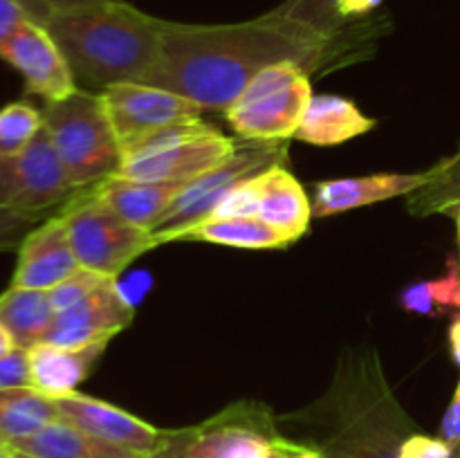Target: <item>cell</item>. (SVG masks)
<instances>
[{
	"instance_id": "cell-1",
	"label": "cell",
	"mask_w": 460,
	"mask_h": 458,
	"mask_svg": "<svg viewBox=\"0 0 460 458\" xmlns=\"http://www.w3.org/2000/svg\"><path fill=\"white\" fill-rule=\"evenodd\" d=\"M331 40L272 12L229 25L162 21L160 58L144 84L182 94L202 110H227L263 67L322 66Z\"/></svg>"
},
{
	"instance_id": "cell-2",
	"label": "cell",
	"mask_w": 460,
	"mask_h": 458,
	"mask_svg": "<svg viewBox=\"0 0 460 458\" xmlns=\"http://www.w3.org/2000/svg\"><path fill=\"white\" fill-rule=\"evenodd\" d=\"M304 443L322 458H400L413 422L386 384L377 357L359 355L317 404L299 413Z\"/></svg>"
},
{
	"instance_id": "cell-3",
	"label": "cell",
	"mask_w": 460,
	"mask_h": 458,
	"mask_svg": "<svg viewBox=\"0 0 460 458\" xmlns=\"http://www.w3.org/2000/svg\"><path fill=\"white\" fill-rule=\"evenodd\" d=\"M84 90L144 84L160 58L162 21L124 0L57 13L45 22Z\"/></svg>"
},
{
	"instance_id": "cell-4",
	"label": "cell",
	"mask_w": 460,
	"mask_h": 458,
	"mask_svg": "<svg viewBox=\"0 0 460 458\" xmlns=\"http://www.w3.org/2000/svg\"><path fill=\"white\" fill-rule=\"evenodd\" d=\"M43 126L67 178L79 191L119 173L124 157L102 92L76 88L70 97L48 103Z\"/></svg>"
},
{
	"instance_id": "cell-5",
	"label": "cell",
	"mask_w": 460,
	"mask_h": 458,
	"mask_svg": "<svg viewBox=\"0 0 460 458\" xmlns=\"http://www.w3.org/2000/svg\"><path fill=\"white\" fill-rule=\"evenodd\" d=\"M313 99L310 70L296 61L263 67L225 110L234 133L250 142L295 139Z\"/></svg>"
},
{
	"instance_id": "cell-6",
	"label": "cell",
	"mask_w": 460,
	"mask_h": 458,
	"mask_svg": "<svg viewBox=\"0 0 460 458\" xmlns=\"http://www.w3.org/2000/svg\"><path fill=\"white\" fill-rule=\"evenodd\" d=\"M61 218L81 268L102 277L117 278L135 259L155 247L148 229L121 218L90 189L66 202Z\"/></svg>"
},
{
	"instance_id": "cell-7",
	"label": "cell",
	"mask_w": 460,
	"mask_h": 458,
	"mask_svg": "<svg viewBox=\"0 0 460 458\" xmlns=\"http://www.w3.org/2000/svg\"><path fill=\"white\" fill-rule=\"evenodd\" d=\"M288 155V142H250L243 139L234 155L207 171L200 178L184 184L173 205L151 229V238L157 245L178 241L180 233L196 227L211 216L220 200L232 191L236 184L283 164Z\"/></svg>"
},
{
	"instance_id": "cell-8",
	"label": "cell",
	"mask_w": 460,
	"mask_h": 458,
	"mask_svg": "<svg viewBox=\"0 0 460 458\" xmlns=\"http://www.w3.org/2000/svg\"><path fill=\"white\" fill-rule=\"evenodd\" d=\"M76 193L81 191L67 178L45 126L27 151L0 157V209L45 214Z\"/></svg>"
},
{
	"instance_id": "cell-9",
	"label": "cell",
	"mask_w": 460,
	"mask_h": 458,
	"mask_svg": "<svg viewBox=\"0 0 460 458\" xmlns=\"http://www.w3.org/2000/svg\"><path fill=\"white\" fill-rule=\"evenodd\" d=\"M184 431L191 458H270L274 445L286 436L272 411L256 402L232 404Z\"/></svg>"
},
{
	"instance_id": "cell-10",
	"label": "cell",
	"mask_w": 460,
	"mask_h": 458,
	"mask_svg": "<svg viewBox=\"0 0 460 458\" xmlns=\"http://www.w3.org/2000/svg\"><path fill=\"white\" fill-rule=\"evenodd\" d=\"M102 99L121 151L164 126L200 119L205 112L182 94L148 84L111 85L102 90Z\"/></svg>"
},
{
	"instance_id": "cell-11",
	"label": "cell",
	"mask_w": 460,
	"mask_h": 458,
	"mask_svg": "<svg viewBox=\"0 0 460 458\" xmlns=\"http://www.w3.org/2000/svg\"><path fill=\"white\" fill-rule=\"evenodd\" d=\"M0 58L22 76L25 92L36 94L48 103L61 101L79 88L66 54L48 27L34 21H27L0 45Z\"/></svg>"
},
{
	"instance_id": "cell-12",
	"label": "cell",
	"mask_w": 460,
	"mask_h": 458,
	"mask_svg": "<svg viewBox=\"0 0 460 458\" xmlns=\"http://www.w3.org/2000/svg\"><path fill=\"white\" fill-rule=\"evenodd\" d=\"M133 317V305L119 290L117 278H108L84 301L63 313H57V319L43 341L66 346V348H76V346L94 344V341H111L130 326Z\"/></svg>"
},
{
	"instance_id": "cell-13",
	"label": "cell",
	"mask_w": 460,
	"mask_h": 458,
	"mask_svg": "<svg viewBox=\"0 0 460 458\" xmlns=\"http://www.w3.org/2000/svg\"><path fill=\"white\" fill-rule=\"evenodd\" d=\"M54 404H57L58 418L70 422L76 429L139 454H151L166 436V429H157L151 422L142 420L115 404L90 398L79 391L54 400Z\"/></svg>"
},
{
	"instance_id": "cell-14",
	"label": "cell",
	"mask_w": 460,
	"mask_h": 458,
	"mask_svg": "<svg viewBox=\"0 0 460 458\" xmlns=\"http://www.w3.org/2000/svg\"><path fill=\"white\" fill-rule=\"evenodd\" d=\"M238 142L211 128L200 137L151 157L121 162L119 175L146 182H191L234 155Z\"/></svg>"
},
{
	"instance_id": "cell-15",
	"label": "cell",
	"mask_w": 460,
	"mask_h": 458,
	"mask_svg": "<svg viewBox=\"0 0 460 458\" xmlns=\"http://www.w3.org/2000/svg\"><path fill=\"white\" fill-rule=\"evenodd\" d=\"M61 214L36 225L18 247V263L12 286L52 290L79 269Z\"/></svg>"
},
{
	"instance_id": "cell-16",
	"label": "cell",
	"mask_w": 460,
	"mask_h": 458,
	"mask_svg": "<svg viewBox=\"0 0 460 458\" xmlns=\"http://www.w3.org/2000/svg\"><path fill=\"white\" fill-rule=\"evenodd\" d=\"M438 178V169L427 173H376L362 175V178H340L326 180L314 187L313 196V216L326 218V216L346 214L350 209L376 205V202L402 198L429 187Z\"/></svg>"
},
{
	"instance_id": "cell-17",
	"label": "cell",
	"mask_w": 460,
	"mask_h": 458,
	"mask_svg": "<svg viewBox=\"0 0 460 458\" xmlns=\"http://www.w3.org/2000/svg\"><path fill=\"white\" fill-rule=\"evenodd\" d=\"M106 346L108 341H94V344L76 346V348L54 346L48 341L31 346L27 348L31 389L52 400L76 393L79 384L90 375Z\"/></svg>"
},
{
	"instance_id": "cell-18",
	"label": "cell",
	"mask_w": 460,
	"mask_h": 458,
	"mask_svg": "<svg viewBox=\"0 0 460 458\" xmlns=\"http://www.w3.org/2000/svg\"><path fill=\"white\" fill-rule=\"evenodd\" d=\"M184 184L187 182H146L117 173L90 187V191L121 218L151 232L157 220L173 205Z\"/></svg>"
},
{
	"instance_id": "cell-19",
	"label": "cell",
	"mask_w": 460,
	"mask_h": 458,
	"mask_svg": "<svg viewBox=\"0 0 460 458\" xmlns=\"http://www.w3.org/2000/svg\"><path fill=\"white\" fill-rule=\"evenodd\" d=\"M256 218L268 223L292 242L308 232L313 218V200L305 196L299 180L283 164L259 175V211Z\"/></svg>"
},
{
	"instance_id": "cell-20",
	"label": "cell",
	"mask_w": 460,
	"mask_h": 458,
	"mask_svg": "<svg viewBox=\"0 0 460 458\" xmlns=\"http://www.w3.org/2000/svg\"><path fill=\"white\" fill-rule=\"evenodd\" d=\"M373 126L376 119L364 115L350 99L340 94H313L295 139L313 146H337L368 133Z\"/></svg>"
},
{
	"instance_id": "cell-21",
	"label": "cell",
	"mask_w": 460,
	"mask_h": 458,
	"mask_svg": "<svg viewBox=\"0 0 460 458\" xmlns=\"http://www.w3.org/2000/svg\"><path fill=\"white\" fill-rule=\"evenodd\" d=\"M7 447L31 458H146V454L85 434L61 418L43 427L39 434L16 440Z\"/></svg>"
},
{
	"instance_id": "cell-22",
	"label": "cell",
	"mask_w": 460,
	"mask_h": 458,
	"mask_svg": "<svg viewBox=\"0 0 460 458\" xmlns=\"http://www.w3.org/2000/svg\"><path fill=\"white\" fill-rule=\"evenodd\" d=\"M57 319L48 290L12 286L0 295V323L13 337L18 348H31L48 337Z\"/></svg>"
},
{
	"instance_id": "cell-23",
	"label": "cell",
	"mask_w": 460,
	"mask_h": 458,
	"mask_svg": "<svg viewBox=\"0 0 460 458\" xmlns=\"http://www.w3.org/2000/svg\"><path fill=\"white\" fill-rule=\"evenodd\" d=\"M178 241H202L211 245L236 247V250H283L292 245L290 238L256 216L202 220L200 225L180 233Z\"/></svg>"
},
{
	"instance_id": "cell-24",
	"label": "cell",
	"mask_w": 460,
	"mask_h": 458,
	"mask_svg": "<svg viewBox=\"0 0 460 458\" xmlns=\"http://www.w3.org/2000/svg\"><path fill=\"white\" fill-rule=\"evenodd\" d=\"M54 420H58L54 400L31 386L0 391V445L30 438Z\"/></svg>"
},
{
	"instance_id": "cell-25",
	"label": "cell",
	"mask_w": 460,
	"mask_h": 458,
	"mask_svg": "<svg viewBox=\"0 0 460 458\" xmlns=\"http://www.w3.org/2000/svg\"><path fill=\"white\" fill-rule=\"evenodd\" d=\"M400 304L409 313L440 314L449 308L460 310V263L449 260L443 277L416 283L400 296Z\"/></svg>"
},
{
	"instance_id": "cell-26",
	"label": "cell",
	"mask_w": 460,
	"mask_h": 458,
	"mask_svg": "<svg viewBox=\"0 0 460 458\" xmlns=\"http://www.w3.org/2000/svg\"><path fill=\"white\" fill-rule=\"evenodd\" d=\"M340 3L341 0H286L272 9V13L335 43L344 22H349L341 18Z\"/></svg>"
},
{
	"instance_id": "cell-27",
	"label": "cell",
	"mask_w": 460,
	"mask_h": 458,
	"mask_svg": "<svg viewBox=\"0 0 460 458\" xmlns=\"http://www.w3.org/2000/svg\"><path fill=\"white\" fill-rule=\"evenodd\" d=\"M43 130V112L27 101H13L0 108V157L27 151Z\"/></svg>"
},
{
	"instance_id": "cell-28",
	"label": "cell",
	"mask_w": 460,
	"mask_h": 458,
	"mask_svg": "<svg viewBox=\"0 0 460 458\" xmlns=\"http://www.w3.org/2000/svg\"><path fill=\"white\" fill-rule=\"evenodd\" d=\"M214 126H209L207 121L200 119H189V121H178V124H169L164 128L155 130V133L146 135L139 142L130 144L121 151V157L126 160H139V157H151L157 153L171 151V148L180 146L184 142H191V139L200 137V135L209 133Z\"/></svg>"
},
{
	"instance_id": "cell-29",
	"label": "cell",
	"mask_w": 460,
	"mask_h": 458,
	"mask_svg": "<svg viewBox=\"0 0 460 458\" xmlns=\"http://www.w3.org/2000/svg\"><path fill=\"white\" fill-rule=\"evenodd\" d=\"M103 281H108V277H102V274L79 268L75 274H70L66 281H61L58 286H54L52 290H48L49 301H52L57 313H63V310L72 308V305H76L79 301H84L85 296L93 295Z\"/></svg>"
},
{
	"instance_id": "cell-30",
	"label": "cell",
	"mask_w": 460,
	"mask_h": 458,
	"mask_svg": "<svg viewBox=\"0 0 460 458\" xmlns=\"http://www.w3.org/2000/svg\"><path fill=\"white\" fill-rule=\"evenodd\" d=\"M259 175H254V178L236 184V187H234L232 191H229L227 196H225L223 200L216 205V209L211 211L209 218H238V216H256V211H259Z\"/></svg>"
},
{
	"instance_id": "cell-31",
	"label": "cell",
	"mask_w": 460,
	"mask_h": 458,
	"mask_svg": "<svg viewBox=\"0 0 460 458\" xmlns=\"http://www.w3.org/2000/svg\"><path fill=\"white\" fill-rule=\"evenodd\" d=\"M43 214H21V211L0 209V251L18 250L27 233L40 225Z\"/></svg>"
},
{
	"instance_id": "cell-32",
	"label": "cell",
	"mask_w": 460,
	"mask_h": 458,
	"mask_svg": "<svg viewBox=\"0 0 460 458\" xmlns=\"http://www.w3.org/2000/svg\"><path fill=\"white\" fill-rule=\"evenodd\" d=\"M22 7L27 9L30 18L39 25H45L57 13L79 12V9L94 7V4L111 3V0H21Z\"/></svg>"
},
{
	"instance_id": "cell-33",
	"label": "cell",
	"mask_w": 460,
	"mask_h": 458,
	"mask_svg": "<svg viewBox=\"0 0 460 458\" xmlns=\"http://www.w3.org/2000/svg\"><path fill=\"white\" fill-rule=\"evenodd\" d=\"M30 382V357L25 348H16L0 357V391L27 389Z\"/></svg>"
},
{
	"instance_id": "cell-34",
	"label": "cell",
	"mask_w": 460,
	"mask_h": 458,
	"mask_svg": "<svg viewBox=\"0 0 460 458\" xmlns=\"http://www.w3.org/2000/svg\"><path fill=\"white\" fill-rule=\"evenodd\" d=\"M400 458H454V449L440 436L431 438L425 434H411L400 447Z\"/></svg>"
},
{
	"instance_id": "cell-35",
	"label": "cell",
	"mask_w": 460,
	"mask_h": 458,
	"mask_svg": "<svg viewBox=\"0 0 460 458\" xmlns=\"http://www.w3.org/2000/svg\"><path fill=\"white\" fill-rule=\"evenodd\" d=\"M31 21L21 0H0V45Z\"/></svg>"
},
{
	"instance_id": "cell-36",
	"label": "cell",
	"mask_w": 460,
	"mask_h": 458,
	"mask_svg": "<svg viewBox=\"0 0 460 458\" xmlns=\"http://www.w3.org/2000/svg\"><path fill=\"white\" fill-rule=\"evenodd\" d=\"M440 438L452 445L454 458H460V380L456 391H454L452 402L445 411L443 422H440Z\"/></svg>"
},
{
	"instance_id": "cell-37",
	"label": "cell",
	"mask_w": 460,
	"mask_h": 458,
	"mask_svg": "<svg viewBox=\"0 0 460 458\" xmlns=\"http://www.w3.org/2000/svg\"><path fill=\"white\" fill-rule=\"evenodd\" d=\"M146 458H191L187 452V431L166 429L164 440L151 454H146Z\"/></svg>"
},
{
	"instance_id": "cell-38",
	"label": "cell",
	"mask_w": 460,
	"mask_h": 458,
	"mask_svg": "<svg viewBox=\"0 0 460 458\" xmlns=\"http://www.w3.org/2000/svg\"><path fill=\"white\" fill-rule=\"evenodd\" d=\"M434 182H449L447 193L443 196V209H452L456 202H460V155L454 157L447 164L438 166V178H436Z\"/></svg>"
},
{
	"instance_id": "cell-39",
	"label": "cell",
	"mask_w": 460,
	"mask_h": 458,
	"mask_svg": "<svg viewBox=\"0 0 460 458\" xmlns=\"http://www.w3.org/2000/svg\"><path fill=\"white\" fill-rule=\"evenodd\" d=\"M270 458H319L317 449L305 445L304 440H295L283 436L277 445H274Z\"/></svg>"
},
{
	"instance_id": "cell-40",
	"label": "cell",
	"mask_w": 460,
	"mask_h": 458,
	"mask_svg": "<svg viewBox=\"0 0 460 458\" xmlns=\"http://www.w3.org/2000/svg\"><path fill=\"white\" fill-rule=\"evenodd\" d=\"M385 0H341L340 13L344 21H353V18L367 16L373 9H377Z\"/></svg>"
},
{
	"instance_id": "cell-41",
	"label": "cell",
	"mask_w": 460,
	"mask_h": 458,
	"mask_svg": "<svg viewBox=\"0 0 460 458\" xmlns=\"http://www.w3.org/2000/svg\"><path fill=\"white\" fill-rule=\"evenodd\" d=\"M449 350H452L454 362L460 366V314H456L449 326Z\"/></svg>"
},
{
	"instance_id": "cell-42",
	"label": "cell",
	"mask_w": 460,
	"mask_h": 458,
	"mask_svg": "<svg viewBox=\"0 0 460 458\" xmlns=\"http://www.w3.org/2000/svg\"><path fill=\"white\" fill-rule=\"evenodd\" d=\"M16 348L18 346H16V341H13V337L9 335L7 328L0 323V357H4V355H9L12 350H16Z\"/></svg>"
},
{
	"instance_id": "cell-43",
	"label": "cell",
	"mask_w": 460,
	"mask_h": 458,
	"mask_svg": "<svg viewBox=\"0 0 460 458\" xmlns=\"http://www.w3.org/2000/svg\"><path fill=\"white\" fill-rule=\"evenodd\" d=\"M452 209H454V216H456V225H458V245H460V202H456V205H454Z\"/></svg>"
},
{
	"instance_id": "cell-44",
	"label": "cell",
	"mask_w": 460,
	"mask_h": 458,
	"mask_svg": "<svg viewBox=\"0 0 460 458\" xmlns=\"http://www.w3.org/2000/svg\"><path fill=\"white\" fill-rule=\"evenodd\" d=\"M0 458H13L12 449H9L7 445H0Z\"/></svg>"
},
{
	"instance_id": "cell-45",
	"label": "cell",
	"mask_w": 460,
	"mask_h": 458,
	"mask_svg": "<svg viewBox=\"0 0 460 458\" xmlns=\"http://www.w3.org/2000/svg\"><path fill=\"white\" fill-rule=\"evenodd\" d=\"M9 449H12V447H9ZM12 456H13V458H31V456H27V454L16 452V449H12Z\"/></svg>"
},
{
	"instance_id": "cell-46",
	"label": "cell",
	"mask_w": 460,
	"mask_h": 458,
	"mask_svg": "<svg viewBox=\"0 0 460 458\" xmlns=\"http://www.w3.org/2000/svg\"><path fill=\"white\" fill-rule=\"evenodd\" d=\"M319 458H322V454H319Z\"/></svg>"
}]
</instances>
